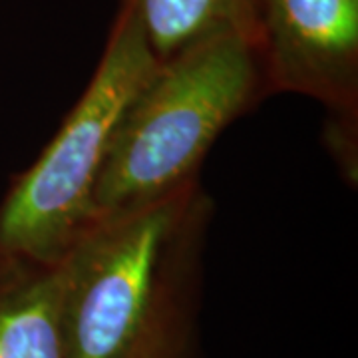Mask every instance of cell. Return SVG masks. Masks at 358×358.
<instances>
[{
    "instance_id": "3957f363",
    "label": "cell",
    "mask_w": 358,
    "mask_h": 358,
    "mask_svg": "<svg viewBox=\"0 0 358 358\" xmlns=\"http://www.w3.org/2000/svg\"><path fill=\"white\" fill-rule=\"evenodd\" d=\"M157 66L134 0H122L88 86L0 203V257H64L92 219L117 126Z\"/></svg>"
},
{
    "instance_id": "7a4b0ae2",
    "label": "cell",
    "mask_w": 358,
    "mask_h": 358,
    "mask_svg": "<svg viewBox=\"0 0 358 358\" xmlns=\"http://www.w3.org/2000/svg\"><path fill=\"white\" fill-rule=\"evenodd\" d=\"M265 96L255 46L237 34L205 40L159 62L117 126L92 217L199 179L219 136Z\"/></svg>"
},
{
    "instance_id": "8992f818",
    "label": "cell",
    "mask_w": 358,
    "mask_h": 358,
    "mask_svg": "<svg viewBox=\"0 0 358 358\" xmlns=\"http://www.w3.org/2000/svg\"><path fill=\"white\" fill-rule=\"evenodd\" d=\"M159 62L199 42L237 34L255 46L259 0H134Z\"/></svg>"
},
{
    "instance_id": "52a82bcc",
    "label": "cell",
    "mask_w": 358,
    "mask_h": 358,
    "mask_svg": "<svg viewBox=\"0 0 358 358\" xmlns=\"http://www.w3.org/2000/svg\"><path fill=\"white\" fill-rule=\"evenodd\" d=\"M201 275L179 285L155 310L124 358H203L199 341Z\"/></svg>"
},
{
    "instance_id": "277c9868",
    "label": "cell",
    "mask_w": 358,
    "mask_h": 358,
    "mask_svg": "<svg viewBox=\"0 0 358 358\" xmlns=\"http://www.w3.org/2000/svg\"><path fill=\"white\" fill-rule=\"evenodd\" d=\"M255 50L268 94L322 103L334 141L357 136L358 0H259Z\"/></svg>"
},
{
    "instance_id": "6da1fadb",
    "label": "cell",
    "mask_w": 358,
    "mask_h": 358,
    "mask_svg": "<svg viewBox=\"0 0 358 358\" xmlns=\"http://www.w3.org/2000/svg\"><path fill=\"white\" fill-rule=\"evenodd\" d=\"M211 199L199 179L92 217L62 257L68 358H124L179 285L201 275Z\"/></svg>"
},
{
    "instance_id": "5b68a950",
    "label": "cell",
    "mask_w": 358,
    "mask_h": 358,
    "mask_svg": "<svg viewBox=\"0 0 358 358\" xmlns=\"http://www.w3.org/2000/svg\"><path fill=\"white\" fill-rule=\"evenodd\" d=\"M0 358H68L62 259L0 257Z\"/></svg>"
}]
</instances>
